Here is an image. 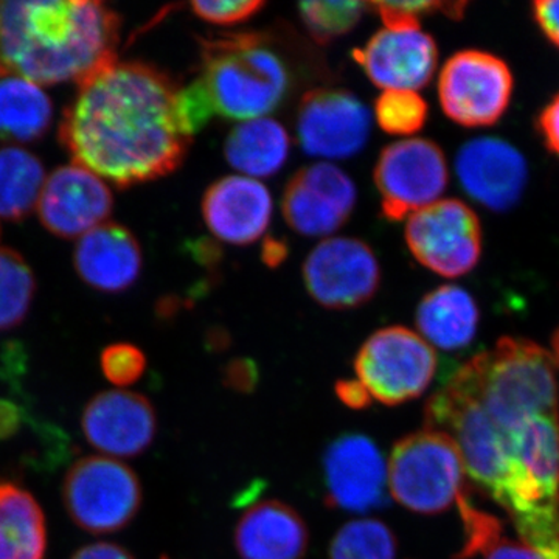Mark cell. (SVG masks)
Returning a JSON list of instances; mask_svg holds the SVG:
<instances>
[{
  "label": "cell",
  "mask_w": 559,
  "mask_h": 559,
  "mask_svg": "<svg viewBox=\"0 0 559 559\" xmlns=\"http://www.w3.org/2000/svg\"><path fill=\"white\" fill-rule=\"evenodd\" d=\"M81 428L91 447L103 454L135 457L156 439V411L140 393L108 390L84 407Z\"/></svg>",
  "instance_id": "cell-15"
},
{
  "label": "cell",
  "mask_w": 559,
  "mask_h": 559,
  "mask_svg": "<svg viewBox=\"0 0 559 559\" xmlns=\"http://www.w3.org/2000/svg\"><path fill=\"white\" fill-rule=\"evenodd\" d=\"M385 219L399 223L440 201L450 180L447 157L428 139H404L381 151L373 171Z\"/></svg>",
  "instance_id": "cell-9"
},
{
  "label": "cell",
  "mask_w": 559,
  "mask_h": 559,
  "mask_svg": "<svg viewBox=\"0 0 559 559\" xmlns=\"http://www.w3.org/2000/svg\"><path fill=\"white\" fill-rule=\"evenodd\" d=\"M455 173L469 198L495 212L513 207L528 178L527 162L520 151L496 138L465 143L455 157Z\"/></svg>",
  "instance_id": "cell-18"
},
{
  "label": "cell",
  "mask_w": 559,
  "mask_h": 559,
  "mask_svg": "<svg viewBox=\"0 0 559 559\" xmlns=\"http://www.w3.org/2000/svg\"><path fill=\"white\" fill-rule=\"evenodd\" d=\"M371 83L384 91H414L428 86L439 64L436 40L421 28L374 33L353 51Z\"/></svg>",
  "instance_id": "cell-17"
},
{
  "label": "cell",
  "mask_w": 559,
  "mask_h": 559,
  "mask_svg": "<svg viewBox=\"0 0 559 559\" xmlns=\"http://www.w3.org/2000/svg\"><path fill=\"white\" fill-rule=\"evenodd\" d=\"M463 528L465 544L459 554L460 559H468L476 555H481L484 559H546L538 550L522 540L518 543L507 539L500 522L484 511H477L466 518Z\"/></svg>",
  "instance_id": "cell-27"
},
{
  "label": "cell",
  "mask_w": 559,
  "mask_h": 559,
  "mask_svg": "<svg viewBox=\"0 0 559 559\" xmlns=\"http://www.w3.org/2000/svg\"><path fill=\"white\" fill-rule=\"evenodd\" d=\"M404 238L414 259L441 277H463L480 260V221L469 205L454 198L411 215Z\"/></svg>",
  "instance_id": "cell-10"
},
{
  "label": "cell",
  "mask_w": 559,
  "mask_h": 559,
  "mask_svg": "<svg viewBox=\"0 0 559 559\" xmlns=\"http://www.w3.org/2000/svg\"><path fill=\"white\" fill-rule=\"evenodd\" d=\"M533 16L544 35L559 47V0H538L533 3Z\"/></svg>",
  "instance_id": "cell-37"
},
{
  "label": "cell",
  "mask_w": 559,
  "mask_h": 559,
  "mask_svg": "<svg viewBox=\"0 0 559 559\" xmlns=\"http://www.w3.org/2000/svg\"><path fill=\"white\" fill-rule=\"evenodd\" d=\"M50 98L39 84L0 64V138L31 142L49 128Z\"/></svg>",
  "instance_id": "cell-25"
},
{
  "label": "cell",
  "mask_w": 559,
  "mask_h": 559,
  "mask_svg": "<svg viewBox=\"0 0 559 559\" xmlns=\"http://www.w3.org/2000/svg\"><path fill=\"white\" fill-rule=\"evenodd\" d=\"M538 130L547 148L559 157V92L551 98L549 105L540 110Z\"/></svg>",
  "instance_id": "cell-36"
},
{
  "label": "cell",
  "mask_w": 559,
  "mask_h": 559,
  "mask_svg": "<svg viewBox=\"0 0 559 559\" xmlns=\"http://www.w3.org/2000/svg\"><path fill=\"white\" fill-rule=\"evenodd\" d=\"M142 485L119 460L92 455L73 463L62 485V500L79 527L94 535L119 532L138 516Z\"/></svg>",
  "instance_id": "cell-7"
},
{
  "label": "cell",
  "mask_w": 559,
  "mask_h": 559,
  "mask_svg": "<svg viewBox=\"0 0 559 559\" xmlns=\"http://www.w3.org/2000/svg\"><path fill=\"white\" fill-rule=\"evenodd\" d=\"M286 257L285 245L277 241H270L264 245L263 259L270 266H277Z\"/></svg>",
  "instance_id": "cell-41"
},
{
  "label": "cell",
  "mask_w": 559,
  "mask_h": 559,
  "mask_svg": "<svg viewBox=\"0 0 559 559\" xmlns=\"http://www.w3.org/2000/svg\"><path fill=\"white\" fill-rule=\"evenodd\" d=\"M426 428L457 444L466 477L522 543L559 559V388L550 353L502 337L430 396Z\"/></svg>",
  "instance_id": "cell-1"
},
{
  "label": "cell",
  "mask_w": 559,
  "mask_h": 559,
  "mask_svg": "<svg viewBox=\"0 0 559 559\" xmlns=\"http://www.w3.org/2000/svg\"><path fill=\"white\" fill-rule=\"evenodd\" d=\"M47 527L43 509L27 489L0 484V559H44Z\"/></svg>",
  "instance_id": "cell-24"
},
{
  "label": "cell",
  "mask_w": 559,
  "mask_h": 559,
  "mask_svg": "<svg viewBox=\"0 0 559 559\" xmlns=\"http://www.w3.org/2000/svg\"><path fill=\"white\" fill-rule=\"evenodd\" d=\"M35 294L33 272L20 253L0 248V331L20 325Z\"/></svg>",
  "instance_id": "cell-28"
},
{
  "label": "cell",
  "mask_w": 559,
  "mask_h": 559,
  "mask_svg": "<svg viewBox=\"0 0 559 559\" xmlns=\"http://www.w3.org/2000/svg\"><path fill=\"white\" fill-rule=\"evenodd\" d=\"M60 138L75 164L117 187L178 170L191 139L170 76L143 62H109L79 84Z\"/></svg>",
  "instance_id": "cell-2"
},
{
  "label": "cell",
  "mask_w": 559,
  "mask_h": 559,
  "mask_svg": "<svg viewBox=\"0 0 559 559\" xmlns=\"http://www.w3.org/2000/svg\"><path fill=\"white\" fill-rule=\"evenodd\" d=\"M355 371L371 400L400 406L419 399L432 384L437 355L415 331L393 325L364 342L355 358Z\"/></svg>",
  "instance_id": "cell-6"
},
{
  "label": "cell",
  "mask_w": 559,
  "mask_h": 559,
  "mask_svg": "<svg viewBox=\"0 0 559 559\" xmlns=\"http://www.w3.org/2000/svg\"><path fill=\"white\" fill-rule=\"evenodd\" d=\"M178 114L183 131L190 138L200 132L212 119L215 109L201 80L194 81L186 90H179Z\"/></svg>",
  "instance_id": "cell-34"
},
{
  "label": "cell",
  "mask_w": 559,
  "mask_h": 559,
  "mask_svg": "<svg viewBox=\"0 0 559 559\" xmlns=\"http://www.w3.org/2000/svg\"><path fill=\"white\" fill-rule=\"evenodd\" d=\"M428 116V103L414 91H384L374 103V119L381 130L399 138L423 130Z\"/></svg>",
  "instance_id": "cell-31"
},
{
  "label": "cell",
  "mask_w": 559,
  "mask_h": 559,
  "mask_svg": "<svg viewBox=\"0 0 559 559\" xmlns=\"http://www.w3.org/2000/svg\"><path fill=\"white\" fill-rule=\"evenodd\" d=\"M371 117L358 97L344 90H314L301 97L297 138L312 157L348 159L369 142Z\"/></svg>",
  "instance_id": "cell-12"
},
{
  "label": "cell",
  "mask_w": 559,
  "mask_h": 559,
  "mask_svg": "<svg viewBox=\"0 0 559 559\" xmlns=\"http://www.w3.org/2000/svg\"><path fill=\"white\" fill-rule=\"evenodd\" d=\"M326 503L349 513L382 509L388 502V462L373 440L344 433L323 457Z\"/></svg>",
  "instance_id": "cell-13"
},
{
  "label": "cell",
  "mask_w": 559,
  "mask_h": 559,
  "mask_svg": "<svg viewBox=\"0 0 559 559\" xmlns=\"http://www.w3.org/2000/svg\"><path fill=\"white\" fill-rule=\"evenodd\" d=\"M289 135L277 120L241 121L224 143V156L246 178H270L282 170L289 156Z\"/></svg>",
  "instance_id": "cell-23"
},
{
  "label": "cell",
  "mask_w": 559,
  "mask_h": 559,
  "mask_svg": "<svg viewBox=\"0 0 559 559\" xmlns=\"http://www.w3.org/2000/svg\"><path fill=\"white\" fill-rule=\"evenodd\" d=\"M70 559H134V557L117 544L97 543L83 547Z\"/></svg>",
  "instance_id": "cell-39"
},
{
  "label": "cell",
  "mask_w": 559,
  "mask_h": 559,
  "mask_svg": "<svg viewBox=\"0 0 559 559\" xmlns=\"http://www.w3.org/2000/svg\"><path fill=\"white\" fill-rule=\"evenodd\" d=\"M304 282L320 307L352 310L373 299L380 289V263L370 246L358 238H326L305 260Z\"/></svg>",
  "instance_id": "cell-11"
},
{
  "label": "cell",
  "mask_w": 559,
  "mask_h": 559,
  "mask_svg": "<svg viewBox=\"0 0 559 559\" xmlns=\"http://www.w3.org/2000/svg\"><path fill=\"white\" fill-rule=\"evenodd\" d=\"M266 3L260 0H245V2H193L191 10L200 20L215 25L241 24L255 16Z\"/></svg>",
  "instance_id": "cell-35"
},
{
  "label": "cell",
  "mask_w": 559,
  "mask_h": 559,
  "mask_svg": "<svg viewBox=\"0 0 559 559\" xmlns=\"http://www.w3.org/2000/svg\"><path fill=\"white\" fill-rule=\"evenodd\" d=\"M201 210L213 237L229 245L246 246L260 240L270 227L272 198L257 179L227 176L209 187Z\"/></svg>",
  "instance_id": "cell-19"
},
{
  "label": "cell",
  "mask_w": 559,
  "mask_h": 559,
  "mask_svg": "<svg viewBox=\"0 0 559 559\" xmlns=\"http://www.w3.org/2000/svg\"><path fill=\"white\" fill-rule=\"evenodd\" d=\"M310 532L299 513L280 500L250 507L238 521L235 547L241 559H304Z\"/></svg>",
  "instance_id": "cell-21"
},
{
  "label": "cell",
  "mask_w": 559,
  "mask_h": 559,
  "mask_svg": "<svg viewBox=\"0 0 559 559\" xmlns=\"http://www.w3.org/2000/svg\"><path fill=\"white\" fill-rule=\"evenodd\" d=\"M46 183L43 164L28 151L0 150V218L21 219L38 207Z\"/></svg>",
  "instance_id": "cell-26"
},
{
  "label": "cell",
  "mask_w": 559,
  "mask_h": 559,
  "mask_svg": "<svg viewBox=\"0 0 559 559\" xmlns=\"http://www.w3.org/2000/svg\"><path fill=\"white\" fill-rule=\"evenodd\" d=\"M337 399L353 411H362L371 404V396L358 380H344L336 384Z\"/></svg>",
  "instance_id": "cell-38"
},
{
  "label": "cell",
  "mask_w": 559,
  "mask_h": 559,
  "mask_svg": "<svg viewBox=\"0 0 559 559\" xmlns=\"http://www.w3.org/2000/svg\"><path fill=\"white\" fill-rule=\"evenodd\" d=\"M395 535L377 520L348 522L330 544V559H396Z\"/></svg>",
  "instance_id": "cell-29"
},
{
  "label": "cell",
  "mask_w": 559,
  "mask_h": 559,
  "mask_svg": "<svg viewBox=\"0 0 559 559\" xmlns=\"http://www.w3.org/2000/svg\"><path fill=\"white\" fill-rule=\"evenodd\" d=\"M513 90L509 64L488 51H459L440 72L441 109L460 127L495 124L509 109Z\"/></svg>",
  "instance_id": "cell-8"
},
{
  "label": "cell",
  "mask_w": 559,
  "mask_h": 559,
  "mask_svg": "<svg viewBox=\"0 0 559 559\" xmlns=\"http://www.w3.org/2000/svg\"><path fill=\"white\" fill-rule=\"evenodd\" d=\"M75 267L92 288L120 293L139 278L142 250L130 230L119 224L105 223L80 238Z\"/></svg>",
  "instance_id": "cell-20"
},
{
  "label": "cell",
  "mask_w": 559,
  "mask_h": 559,
  "mask_svg": "<svg viewBox=\"0 0 559 559\" xmlns=\"http://www.w3.org/2000/svg\"><path fill=\"white\" fill-rule=\"evenodd\" d=\"M480 312L468 290L455 285L433 289L419 301L415 322L430 347L455 352L468 347L479 329Z\"/></svg>",
  "instance_id": "cell-22"
},
{
  "label": "cell",
  "mask_w": 559,
  "mask_h": 559,
  "mask_svg": "<svg viewBox=\"0 0 559 559\" xmlns=\"http://www.w3.org/2000/svg\"><path fill=\"white\" fill-rule=\"evenodd\" d=\"M102 370L106 380L119 388L135 384L146 370L142 349L131 344H114L102 353Z\"/></svg>",
  "instance_id": "cell-33"
},
{
  "label": "cell",
  "mask_w": 559,
  "mask_h": 559,
  "mask_svg": "<svg viewBox=\"0 0 559 559\" xmlns=\"http://www.w3.org/2000/svg\"><path fill=\"white\" fill-rule=\"evenodd\" d=\"M551 347H554L555 360L559 364V330L555 333L554 340H551Z\"/></svg>",
  "instance_id": "cell-42"
},
{
  "label": "cell",
  "mask_w": 559,
  "mask_h": 559,
  "mask_svg": "<svg viewBox=\"0 0 559 559\" xmlns=\"http://www.w3.org/2000/svg\"><path fill=\"white\" fill-rule=\"evenodd\" d=\"M352 178L329 162L308 165L290 178L283 193L286 223L304 237H329L341 229L356 205Z\"/></svg>",
  "instance_id": "cell-14"
},
{
  "label": "cell",
  "mask_w": 559,
  "mask_h": 559,
  "mask_svg": "<svg viewBox=\"0 0 559 559\" xmlns=\"http://www.w3.org/2000/svg\"><path fill=\"white\" fill-rule=\"evenodd\" d=\"M201 81L215 114L246 121L278 108L289 90L288 68L263 36H218L201 39Z\"/></svg>",
  "instance_id": "cell-4"
},
{
  "label": "cell",
  "mask_w": 559,
  "mask_h": 559,
  "mask_svg": "<svg viewBox=\"0 0 559 559\" xmlns=\"http://www.w3.org/2000/svg\"><path fill=\"white\" fill-rule=\"evenodd\" d=\"M162 559H168V558H162Z\"/></svg>",
  "instance_id": "cell-43"
},
{
  "label": "cell",
  "mask_w": 559,
  "mask_h": 559,
  "mask_svg": "<svg viewBox=\"0 0 559 559\" xmlns=\"http://www.w3.org/2000/svg\"><path fill=\"white\" fill-rule=\"evenodd\" d=\"M466 471L457 444L425 428L396 441L388 463L389 492L404 509L439 514L466 496Z\"/></svg>",
  "instance_id": "cell-5"
},
{
  "label": "cell",
  "mask_w": 559,
  "mask_h": 559,
  "mask_svg": "<svg viewBox=\"0 0 559 559\" xmlns=\"http://www.w3.org/2000/svg\"><path fill=\"white\" fill-rule=\"evenodd\" d=\"M119 39L102 2H0V64L36 84H80L117 60Z\"/></svg>",
  "instance_id": "cell-3"
},
{
  "label": "cell",
  "mask_w": 559,
  "mask_h": 559,
  "mask_svg": "<svg viewBox=\"0 0 559 559\" xmlns=\"http://www.w3.org/2000/svg\"><path fill=\"white\" fill-rule=\"evenodd\" d=\"M366 9L369 5L362 2H305L300 3L299 13L311 38L325 46L352 32Z\"/></svg>",
  "instance_id": "cell-30"
},
{
  "label": "cell",
  "mask_w": 559,
  "mask_h": 559,
  "mask_svg": "<svg viewBox=\"0 0 559 559\" xmlns=\"http://www.w3.org/2000/svg\"><path fill=\"white\" fill-rule=\"evenodd\" d=\"M110 210L112 194L105 180L79 164L51 173L38 202L44 226L62 238H81L102 226Z\"/></svg>",
  "instance_id": "cell-16"
},
{
  "label": "cell",
  "mask_w": 559,
  "mask_h": 559,
  "mask_svg": "<svg viewBox=\"0 0 559 559\" xmlns=\"http://www.w3.org/2000/svg\"><path fill=\"white\" fill-rule=\"evenodd\" d=\"M466 2H373L369 9L380 14L389 31H415L419 28V17L426 14H447L460 20L465 13Z\"/></svg>",
  "instance_id": "cell-32"
},
{
  "label": "cell",
  "mask_w": 559,
  "mask_h": 559,
  "mask_svg": "<svg viewBox=\"0 0 559 559\" xmlns=\"http://www.w3.org/2000/svg\"><path fill=\"white\" fill-rule=\"evenodd\" d=\"M257 377L259 374H257L255 367H253L252 362H248V360H238V362L231 364L226 373L229 385L237 390H245V392H248V390L257 384Z\"/></svg>",
  "instance_id": "cell-40"
}]
</instances>
